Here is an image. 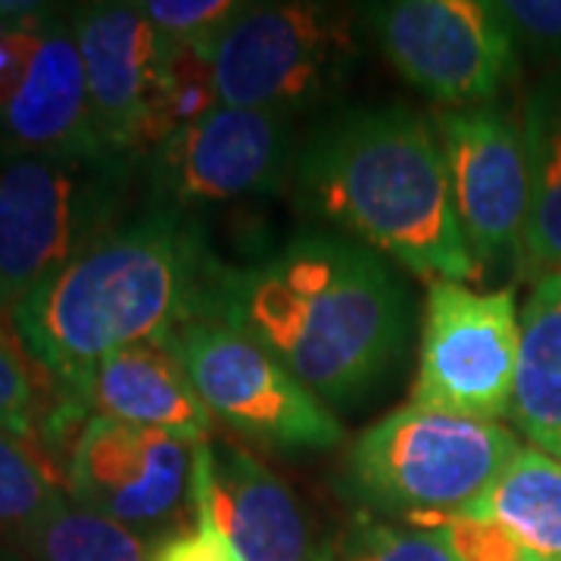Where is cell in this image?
Here are the masks:
<instances>
[{"mask_svg":"<svg viewBox=\"0 0 561 561\" xmlns=\"http://www.w3.org/2000/svg\"><path fill=\"white\" fill-rule=\"evenodd\" d=\"M518 122L530 172L522 268L534 278L561 275V69L524 94Z\"/></svg>","mask_w":561,"mask_h":561,"instance_id":"cell-17","label":"cell"},{"mask_svg":"<svg viewBox=\"0 0 561 561\" xmlns=\"http://www.w3.org/2000/svg\"><path fill=\"white\" fill-rule=\"evenodd\" d=\"M412 524L437 534L456 561H534L502 524L483 515H431Z\"/></svg>","mask_w":561,"mask_h":561,"instance_id":"cell-25","label":"cell"},{"mask_svg":"<svg viewBox=\"0 0 561 561\" xmlns=\"http://www.w3.org/2000/svg\"><path fill=\"white\" fill-rule=\"evenodd\" d=\"M459 515L493 518L534 561H561V461L522 446L500 481Z\"/></svg>","mask_w":561,"mask_h":561,"instance_id":"cell-19","label":"cell"},{"mask_svg":"<svg viewBox=\"0 0 561 561\" xmlns=\"http://www.w3.org/2000/svg\"><path fill=\"white\" fill-rule=\"evenodd\" d=\"M216 106H221V103L206 44H184V47L169 44L157 101H153V113H150V131H147L150 150L169 135L181 131L184 125H194L197 119H203Z\"/></svg>","mask_w":561,"mask_h":561,"instance_id":"cell-22","label":"cell"},{"mask_svg":"<svg viewBox=\"0 0 561 561\" xmlns=\"http://www.w3.org/2000/svg\"><path fill=\"white\" fill-rule=\"evenodd\" d=\"M297 181L309 209L415 275H478L437 128L415 110L390 103L324 125L302 150Z\"/></svg>","mask_w":561,"mask_h":561,"instance_id":"cell-3","label":"cell"},{"mask_svg":"<svg viewBox=\"0 0 561 561\" xmlns=\"http://www.w3.org/2000/svg\"><path fill=\"white\" fill-rule=\"evenodd\" d=\"M138 160L0 150V312L128 221Z\"/></svg>","mask_w":561,"mask_h":561,"instance_id":"cell-4","label":"cell"},{"mask_svg":"<svg viewBox=\"0 0 561 561\" xmlns=\"http://www.w3.org/2000/svg\"><path fill=\"white\" fill-rule=\"evenodd\" d=\"M522 319L512 290L431 280L412 402L478 421L512 412Z\"/></svg>","mask_w":561,"mask_h":561,"instance_id":"cell-8","label":"cell"},{"mask_svg":"<svg viewBox=\"0 0 561 561\" xmlns=\"http://www.w3.org/2000/svg\"><path fill=\"white\" fill-rule=\"evenodd\" d=\"M518 449V437L500 421L409 402L362 431L346 465L362 500L412 522L471 508Z\"/></svg>","mask_w":561,"mask_h":561,"instance_id":"cell-5","label":"cell"},{"mask_svg":"<svg viewBox=\"0 0 561 561\" xmlns=\"http://www.w3.org/2000/svg\"><path fill=\"white\" fill-rule=\"evenodd\" d=\"M66 496V471L35 434L0 427V546L13 549Z\"/></svg>","mask_w":561,"mask_h":561,"instance_id":"cell-21","label":"cell"},{"mask_svg":"<svg viewBox=\"0 0 561 561\" xmlns=\"http://www.w3.org/2000/svg\"><path fill=\"white\" fill-rule=\"evenodd\" d=\"M28 356L10 316L0 312V427L38 437L41 424L60 400V387ZM41 440V437H38Z\"/></svg>","mask_w":561,"mask_h":561,"instance_id":"cell-23","label":"cell"},{"mask_svg":"<svg viewBox=\"0 0 561 561\" xmlns=\"http://www.w3.org/2000/svg\"><path fill=\"white\" fill-rule=\"evenodd\" d=\"M66 493L150 540L194 512V446L172 434L91 419L66 459Z\"/></svg>","mask_w":561,"mask_h":561,"instance_id":"cell-11","label":"cell"},{"mask_svg":"<svg viewBox=\"0 0 561 561\" xmlns=\"http://www.w3.org/2000/svg\"><path fill=\"white\" fill-rule=\"evenodd\" d=\"M0 561H25V559H22L16 549H3V546H0Z\"/></svg>","mask_w":561,"mask_h":561,"instance_id":"cell-29","label":"cell"},{"mask_svg":"<svg viewBox=\"0 0 561 561\" xmlns=\"http://www.w3.org/2000/svg\"><path fill=\"white\" fill-rule=\"evenodd\" d=\"M79 41L98 138L119 157H147L150 113L169 44L138 3H79L69 13Z\"/></svg>","mask_w":561,"mask_h":561,"instance_id":"cell-13","label":"cell"},{"mask_svg":"<svg viewBox=\"0 0 561 561\" xmlns=\"http://www.w3.org/2000/svg\"><path fill=\"white\" fill-rule=\"evenodd\" d=\"M213 309L328 405L368 397L400 359L409 328L387 262L328 234H300L260 265L221 275Z\"/></svg>","mask_w":561,"mask_h":561,"instance_id":"cell-1","label":"cell"},{"mask_svg":"<svg viewBox=\"0 0 561 561\" xmlns=\"http://www.w3.org/2000/svg\"><path fill=\"white\" fill-rule=\"evenodd\" d=\"M365 22L402 79L453 110L490 103L518 69L496 0L371 3Z\"/></svg>","mask_w":561,"mask_h":561,"instance_id":"cell-9","label":"cell"},{"mask_svg":"<svg viewBox=\"0 0 561 561\" xmlns=\"http://www.w3.org/2000/svg\"><path fill=\"white\" fill-rule=\"evenodd\" d=\"M0 150L110 153L98 138L79 41L69 16L47 10L20 81L0 103Z\"/></svg>","mask_w":561,"mask_h":561,"instance_id":"cell-15","label":"cell"},{"mask_svg":"<svg viewBox=\"0 0 561 561\" xmlns=\"http://www.w3.org/2000/svg\"><path fill=\"white\" fill-rule=\"evenodd\" d=\"M518 50L561 69V0H496Z\"/></svg>","mask_w":561,"mask_h":561,"instance_id":"cell-27","label":"cell"},{"mask_svg":"<svg viewBox=\"0 0 561 561\" xmlns=\"http://www.w3.org/2000/svg\"><path fill=\"white\" fill-rule=\"evenodd\" d=\"M84 412L197 443L209 434V409L165 343H131L101 359L76 387L62 390Z\"/></svg>","mask_w":561,"mask_h":561,"instance_id":"cell-16","label":"cell"},{"mask_svg":"<svg viewBox=\"0 0 561 561\" xmlns=\"http://www.w3.org/2000/svg\"><path fill=\"white\" fill-rule=\"evenodd\" d=\"M25 561H153V546L125 524L62 496L16 546Z\"/></svg>","mask_w":561,"mask_h":561,"instance_id":"cell-20","label":"cell"},{"mask_svg":"<svg viewBox=\"0 0 561 561\" xmlns=\"http://www.w3.org/2000/svg\"><path fill=\"white\" fill-rule=\"evenodd\" d=\"M508 415L530 446L561 461V275L537 278L524 306Z\"/></svg>","mask_w":561,"mask_h":561,"instance_id":"cell-18","label":"cell"},{"mask_svg":"<svg viewBox=\"0 0 561 561\" xmlns=\"http://www.w3.org/2000/svg\"><path fill=\"white\" fill-rule=\"evenodd\" d=\"M153 561H243L231 540L213 524L194 522L191 530H175L153 546Z\"/></svg>","mask_w":561,"mask_h":561,"instance_id":"cell-28","label":"cell"},{"mask_svg":"<svg viewBox=\"0 0 561 561\" xmlns=\"http://www.w3.org/2000/svg\"><path fill=\"white\" fill-rule=\"evenodd\" d=\"M294 160L290 116L216 106L147 153L150 203L184 216L191 206L275 194Z\"/></svg>","mask_w":561,"mask_h":561,"instance_id":"cell-10","label":"cell"},{"mask_svg":"<svg viewBox=\"0 0 561 561\" xmlns=\"http://www.w3.org/2000/svg\"><path fill=\"white\" fill-rule=\"evenodd\" d=\"M219 287L197 231L150 203L32 290L10 321L28 356L69 390L116 350L169 341L216 306Z\"/></svg>","mask_w":561,"mask_h":561,"instance_id":"cell-2","label":"cell"},{"mask_svg":"<svg viewBox=\"0 0 561 561\" xmlns=\"http://www.w3.org/2000/svg\"><path fill=\"white\" fill-rule=\"evenodd\" d=\"M437 138L474 265H522L530 209L522 122L493 103L456 106L437 116Z\"/></svg>","mask_w":561,"mask_h":561,"instance_id":"cell-12","label":"cell"},{"mask_svg":"<svg viewBox=\"0 0 561 561\" xmlns=\"http://www.w3.org/2000/svg\"><path fill=\"white\" fill-rule=\"evenodd\" d=\"M138 7L162 38L175 47L209 44L225 28V22L241 10L234 0H144Z\"/></svg>","mask_w":561,"mask_h":561,"instance_id":"cell-26","label":"cell"},{"mask_svg":"<svg viewBox=\"0 0 561 561\" xmlns=\"http://www.w3.org/2000/svg\"><path fill=\"white\" fill-rule=\"evenodd\" d=\"M221 106L284 113L331 98L353 72V13L331 3H241L206 44Z\"/></svg>","mask_w":561,"mask_h":561,"instance_id":"cell-6","label":"cell"},{"mask_svg":"<svg viewBox=\"0 0 561 561\" xmlns=\"http://www.w3.org/2000/svg\"><path fill=\"white\" fill-rule=\"evenodd\" d=\"M194 522L213 524L243 561H328L290 486L238 446H194Z\"/></svg>","mask_w":561,"mask_h":561,"instance_id":"cell-14","label":"cell"},{"mask_svg":"<svg viewBox=\"0 0 561 561\" xmlns=\"http://www.w3.org/2000/svg\"><path fill=\"white\" fill-rule=\"evenodd\" d=\"M165 346L209 415L234 431L278 449H331L341 443L343 427L331 405L216 309L184 321Z\"/></svg>","mask_w":561,"mask_h":561,"instance_id":"cell-7","label":"cell"},{"mask_svg":"<svg viewBox=\"0 0 561 561\" xmlns=\"http://www.w3.org/2000/svg\"><path fill=\"white\" fill-rule=\"evenodd\" d=\"M328 561H456L449 549L431 530H405L378 522H359L350 527L334 549H328Z\"/></svg>","mask_w":561,"mask_h":561,"instance_id":"cell-24","label":"cell"}]
</instances>
